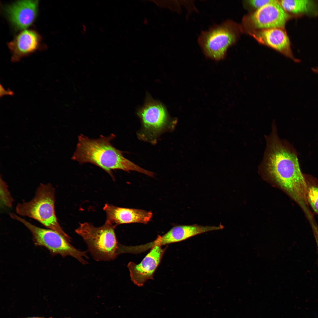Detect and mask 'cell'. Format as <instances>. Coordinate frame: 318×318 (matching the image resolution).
Masks as SVG:
<instances>
[{"label": "cell", "mask_w": 318, "mask_h": 318, "mask_svg": "<svg viewBox=\"0 0 318 318\" xmlns=\"http://www.w3.org/2000/svg\"><path fill=\"white\" fill-rule=\"evenodd\" d=\"M10 217L23 224L31 232L35 245L44 247L53 255H59L63 257L71 256L85 264L88 256L85 251H80L71 245L69 239L58 232L50 229L37 226L13 213Z\"/></svg>", "instance_id": "cell-5"}, {"label": "cell", "mask_w": 318, "mask_h": 318, "mask_svg": "<svg viewBox=\"0 0 318 318\" xmlns=\"http://www.w3.org/2000/svg\"><path fill=\"white\" fill-rule=\"evenodd\" d=\"M65 318H71L70 317H65Z\"/></svg>", "instance_id": "cell-22"}, {"label": "cell", "mask_w": 318, "mask_h": 318, "mask_svg": "<svg viewBox=\"0 0 318 318\" xmlns=\"http://www.w3.org/2000/svg\"><path fill=\"white\" fill-rule=\"evenodd\" d=\"M14 92L10 89L6 90L1 85H0V97H1L6 95H13Z\"/></svg>", "instance_id": "cell-20"}, {"label": "cell", "mask_w": 318, "mask_h": 318, "mask_svg": "<svg viewBox=\"0 0 318 318\" xmlns=\"http://www.w3.org/2000/svg\"><path fill=\"white\" fill-rule=\"evenodd\" d=\"M40 38L35 31L25 30L18 34L8 44L12 56L11 61L16 62L38 49Z\"/></svg>", "instance_id": "cell-14"}, {"label": "cell", "mask_w": 318, "mask_h": 318, "mask_svg": "<svg viewBox=\"0 0 318 318\" xmlns=\"http://www.w3.org/2000/svg\"><path fill=\"white\" fill-rule=\"evenodd\" d=\"M115 136L111 134L91 139L82 134L78 143L72 159L80 163H90L101 168L113 177L112 170L120 169L134 171L153 177V173L138 166L125 158L122 152L113 146L111 141Z\"/></svg>", "instance_id": "cell-2"}, {"label": "cell", "mask_w": 318, "mask_h": 318, "mask_svg": "<svg viewBox=\"0 0 318 318\" xmlns=\"http://www.w3.org/2000/svg\"><path fill=\"white\" fill-rule=\"evenodd\" d=\"M314 220L310 222L318 249V226Z\"/></svg>", "instance_id": "cell-19"}, {"label": "cell", "mask_w": 318, "mask_h": 318, "mask_svg": "<svg viewBox=\"0 0 318 318\" xmlns=\"http://www.w3.org/2000/svg\"><path fill=\"white\" fill-rule=\"evenodd\" d=\"M293 17H298L285 11L279 1L271 3L257 9L246 19L247 24L253 28L264 29L280 28L285 29L286 22Z\"/></svg>", "instance_id": "cell-8"}, {"label": "cell", "mask_w": 318, "mask_h": 318, "mask_svg": "<svg viewBox=\"0 0 318 318\" xmlns=\"http://www.w3.org/2000/svg\"><path fill=\"white\" fill-rule=\"evenodd\" d=\"M115 228L106 223L96 227L85 222L80 224L75 231L86 243L94 259L105 261L113 260L120 254V245L116 238Z\"/></svg>", "instance_id": "cell-4"}, {"label": "cell", "mask_w": 318, "mask_h": 318, "mask_svg": "<svg viewBox=\"0 0 318 318\" xmlns=\"http://www.w3.org/2000/svg\"><path fill=\"white\" fill-rule=\"evenodd\" d=\"M22 318H46L43 317H28ZM48 318H53L52 317H49Z\"/></svg>", "instance_id": "cell-21"}, {"label": "cell", "mask_w": 318, "mask_h": 318, "mask_svg": "<svg viewBox=\"0 0 318 318\" xmlns=\"http://www.w3.org/2000/svg\"><path fill=\"white\" fill-rule=\"evenodd\" d=\"M275 0H251L247 1L249 4L255 8L259 9L268 4L275 1Z\"/></svg>", "instance_id": "cell-18"}, {"label": "cell", "mask_w": 318, "mask_h": 318, "mask_svg": "<svg viewBox=\"0 0 318 318\" xmlns=\"http://www.w3.org/2000/svg\"><path fill=\"white\" fill-rule=\"evenodd\" d=\"M55 189L50 183H40L31 201L18 203L16 211L19 215L37 221L48 228L55 231L69 238L58 222L55 211Z\"/></svg>", "instance_id": "cell-3"}, {"label": "cell", "mask_w": 318, "mask_h": 318, "mask_svg": "<svg viewBox=\"0 0 318 318\" xmlns=\"http://www.w3.org/2000/svg\"><path fill=\"white\" fill-rule=\"evenodd\" d=\"M250 34L257 41L279 51L294 62H299L292 53L289 38L284 29L272 28L253 30Z\"/></svg>", "instance_id": "cell-11"}, {"label": "cell", "mask_w": 318, "mask_h": 318, "mask_svg": "<svg viewBox=\"0 0 318 318\" xmlns=\"http://www.w3.org/2000/svg\"><path fill=\"white\" fill-rule=\"evenodd\" d=\"M0 187L1 207H12L14 200L8 189L7 184L1 177Z\"/></svg>", "instance_id": "cell-16"}, {"label": "cell", "mask_w": 318, "mask_h": 318, "mask_svg": "<svg viewBox=\"0 0 318 318\" xmlns=\"http://www.w3.org/2000/svg\"><path fill=\"white\" fill-rule=\"evenodd\" d=\"M223 228L221 224L218 226H203L197 224L176 226L163 236H158L155 241L147 244V245L148 249H151L156 245L161 246L180 242L198 234Z\"/></svg>", "instance_id": "cell-10"}, {"label": "cell", "mask_w": 318, "mask_h": 318, "mask_svg": "<svg viewBox=\"0 0 318 318\" xmlns=\"http://www.w3.org/2000/svg\"><path fill=\"white\" fill-rule=\"evenodd\" d=\"M237 36L235 25L228 20L202 32L198 42L206 57L218 61L225 58L228 48L235 42Z\"/></svg>", "instance_id": "cell-6"}, {"label": "cell", "mask_w": 318, "mask_h": 318, "mask_svg": "<svg viewBox=\"0 0 318 318\" xmlns=\"http://www.w3.org/2000/svg\"><path fill=\"white\" fill-rule=\"evenodd\" d=\"M38 4L37 0L18 1L6 7L5 12L16 28L24 29L34 21L37 14Z\"/></svg>", "instance_id": "cell-12"}, {"label": "cell", "mask_w": 318, "mask_h": 318, "mask_svg": "<svg viewBox=\"0 0 318 318\" xmlns=\"http://www.w3.org/2000/svg\"><path fill=\"white\" fill-rule=\"evenodd\" d=\"M266 137V148L260 168L298 204L305 214L310 210L307 197L308 183L300 168L296 153L278 136L274 123Z\"/></svg>", "instance_id": "cell-1"}, {"label": "cell", "mask_w": 318, "mask_h": 318, "mask_svg": "<svg viewBox=\"0 0 318 318\" xmlns=\"http://www.w3.org/2000/svg\"><path fill=\"white\" fill-rule=\"evenodd\" d=\"M143 128L139 137L143 140L155 142L156 138L170 125V120L164 107L155 101L146 103L139 111Z\"/></svg>", "instance_id": "cell-7"}, {"label": "cell", "mask_w": 318, "mask_h": 318, "mask_svg": "<svg viewBox=\"0 0 318 318\" xmlns=\"http://www.w3.org/2000/svg\"><path fill=\"white\" fill-rule=\"evenodd\" d=\"M103 210L106 214L105 223L115 228L123 224L140 223L146 224L151 219V211L119 207L106 204Z\"/></svg>", "instance_id": "cell-13"}, {"label": "cell", "mask_w": 318, "mask_h": 318, "mask_svg": "<svg viewBox=\"0 0 318 318\" xmlns=\"http://www.w3.org/2000/svg\"><path fill=\"white\" fill-rule=\"evenodd\" d=\"M308 186L307 197L308 203L314 212L318 214V186H309L308 184Z\"/></svg>", "instance_id": "cell-17"}, {"label": "cell", "mask_w": 318, "mask_h": 318, "mask_svg": "<svg viewBox=\"0 0 318 318\" xmlns=\"http://www.w3.org/2000/svg\"><path fill=\"white\" fill-rule=\"evenodd\" d=\"M167 248L156 245L138 264L130 262L127 267L131 280L138 286H143L148 280L153 279L154 274Z\"/></svg>", "instance_id": "cell-9"}, {"label": "cell", "mask_w": 318, "mask_h": 318, "mask_svg": "<svg viewBox=\"0 0 318 318\" xmlns=\"http://www.w3.org/2000/svg\"><path fill=\"white\" fill-rule=\"evenodd\" d=\"M279 2L286 12L299 17L318 16V0H282Z\"/></svg>", "instance_id": "cell-15"}]
</instances>
